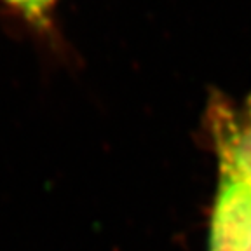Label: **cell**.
<instances>
[{
    "label": "cell",
    "instance_id": "3957f363",
    "mask_svg": "<svg viewBox=\"0 0 251 251\" xmlns=\"http://www.w3.org/2000/svg\"><path fill=\"white\" fill-rule=\"evenodd\" d=\"M4 2L18 9L33 23H40L42 20H46L56 4V0H4Z\"/></svg>",
    "mask_w": 251,
    "mask_h": 251
},
{
    "label": "cell",
    "instance_id": "7a4b0ae2",
    "mask_svg": "<svg viewBox=\"0 0 251 251\" xmlns=\"http://www.w3.org/2000/svg\"><path fill=\"white\" fill-rule=\"evenodd\" d=\"M211 115L220 171L251 187V96L241 117L235 119L225 106L213 108Z\"/></svg>",
    "mask_w": 251,
    "mask_h": 251
},
{
    "label": "cell",
    "instance_id": "6da1fadb",
    "mask_svg": "<svg viewBox=\"0 0 251 251\" xmlns=\"http://www.w3.org/2000/svg\"><path fill=\"white\" fill-rule=\"evenodd\" d=\"M208 251H251V187L220 171Z\"/></svg>",
    "mask_w": 251,
    "mask_h": 251
}]
</instances>
